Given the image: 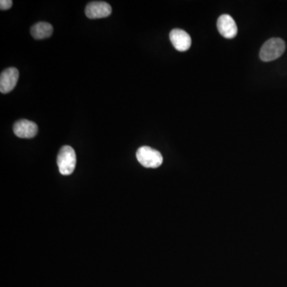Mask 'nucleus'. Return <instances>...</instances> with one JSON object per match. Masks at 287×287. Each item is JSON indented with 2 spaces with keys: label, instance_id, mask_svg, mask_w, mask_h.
I'll return each mask as SVG.
<instances>
[{
  "label": "nucleus",
  "instance_id": "f257e3e1",
  "mask_svg": "<svg viewBox=\"0 0 287 287\" xmlns=\"http://www.w3.org/2000/svg\"><path fill=\"white\" fill-rule=\"evenodd\" d=\"M76 153L72 147L65 145L60 149L57 155V165L60 173L63 176L72 174L75 169Z\"/></svg>",
  "mask_w": 287,
  "mask_h": 287
},
{
  "label": "nucleus",
  "instance_id": "f03ea898",
  "mask_svg": "<svg viewBox=\"0 0 287 287\" xmlns=\"http://www.w3.org/2000/svg\"><path fill=\"white\" fill-rule=\"evenodd\" d=\"M286 44L280 38H273L268 40L262 46L260 56L262 61H272L281 57L285 52Z\"/></svg>",
  "mask_w": 287,
  "mask_h": 287
},
{
  "label": "nucleus",
  "instance_id": "7ed1b4c3",
  "mask_svg": "<svg viewBox=\"0 0 287 287\" xmlns=\"http://www.w3.org/2000/svg\"><path fill=\"white\" fill-rule=\"evenodd\" d=\"M137 158L141 165L149 169H157L163 163L161 153L148 146L141 147L138 149L137 151Z\"/></svg>",
  "mask_w": 287,
  "mask_h": 287
},
{
  "label": "nucleus",
  "instance_id": "20e7f679",
  "mask_svg": "<svg viewBox=\"0 0 287 287\" xmlns=\"http://www.w3.org/2000/svg\"><path fill=\"white\" fill-rule=\"evenodd\" d=\"M88 18L91 19L106 18L112 13V7L108 2L95 1L89 2L85 10Z\"/></svg>",
  "mask_w": 287,
  "mask_h": 287
},
{
  "label": "nucleus",
  "instance_id": "39448f33",
  "mask_svg": "<svg viewBox=\"0 0 287 287\" xmlns=\"http://www.w3.org/2000/svg\"><path fill=\"white\" fill-rule=\"evenodd\" d=\"M19 73L18 69L10 67L5 69L0 76V91L2 93H10L18 82Z\"/></svg>",
  "mask_w": 287,
  "mask_h": 287
},
{
  "label": "nucleus",
  "instance_id": "423d86ee",
  "mask_svg": "<svg viewBox=\"0 0 287 287\" xmlns=\"http://www.w3.org/2000/svg\"><path fill=\"white\" fill-rule=\"evenodd\" d=\"M14 133L16 137L19 138H33L38 133V125L33 121H28L26 119L19 120L14 123Z\"/></svg>",
  "mask_w": 287,
  "mask_h": 287
},
{
  "label": "nucleus",
  "instance_id": "0eeeda50",
  "mask_svg": "<svg viewBox=\"0 0 287 287\" xmlns=\"http://www.w3.org/2000/svg\"><path fill=\"white\" fill-rule=\"evenodd\" d=\"M217 28L224 38H233L238 33V27L232 16L223 14L217 20Z\"/></svg>",
  "mask_w": 287,
  "mask_h": 287
},
{
  "label": "nucleus",
  "instance_id": "6e6552de",
  "mask_svg": "<svg viewBox=\"0 0 287 287\" xmlns=\"http://www.w3.org/2000/svg\"><path fill=\"white\" fill-rule=\"evenodd\" d=\"M169 38L175 49L178 51H186L192 45L190 35L181 29H173L170 32Z\"/></svg>",
  "mask_w": 287,
  "mask_h": 287
},
{
  "label": "nucleus",
  "instance_id": "1a4fd4ad",
  "mask_svg": "<svg viewBox=\"0 0 287 287\" xmlns=\"http://www.w3.org/2000/svg\"><path fill=\"white\" fill-rule=\"evenodd\" d=\"M54 28L51 24L46 22H39L34 24L30 29V33L35 39H44L49 38L53 34Z\"/></svg>",
  "mask_w": 287,
  "mask_h": 287
},
{
  "label": "nucleus",
  "instance_id": "9d476101",
  "mask_svg": "<svg viewBox=\"0 0 287 287\" xmlns=\"http://www.w3.org/2000/svg\"><path fill=\"white\" fill-rule=\"evenodd\" d=\"M12 2L11 0H1L0 1V8H1V10H8V9H10L11 7Z\"/></svg>",
  "mask_w": 287,
  "mask_h": 287
}]
</instances>
